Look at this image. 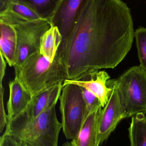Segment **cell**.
<instances>
[{"mask_svg":"<svg viewBox=\"0 0 146 146\" xmlns=\"http://www.w3.org/2000/svg\"><path fill=\"white\" fill-rule=\"evenodd\" d=\"M130 146H146V116L138 113L132 117L129 128Z\"/></svg>","mask_w":146,"mask_h":146,"instance_id":"cell-15","label":"cell"},{"mask_svg":"<svg viewBox=\"0 0 146 146\" xmlns=\"http://www.w3.org/2000/svg\"><path fill=\"white\" fill-rule=\"evenodd\" d=\"M111 80L117 89L125 118L146 114V72L140 66L130 68Z\"/></svg>","mask_w":146,"mask_h":146,"instance_id":"cell-4","label":"cell"},{"mask_svg":"<svg viewBox=\"0 0 146 146\" xmlns=\"http://www.w3.org/2000/svg\"><path fill=\"white\" fill-rule=\"evenodd\" d=\"M107 84L112 88V91L108 103L102 109L99 117L98 140L99 144L106 140L119 122L126 118L116 88L111 80H109Z\"/></svg>","mask_w":146,"mask_h":146,"instance_id":"cell-8","label":"cell"},{"mask_svg":"<svg viewBox=\"0 0 146 146\" xmlns=\"http://www.w3.org/2000/svg\"><path fill=\"white\" fill-rule=\"evenodd\" d=\"M63 83H60L33 97L26 110L15 119L8 121L6 127H19L33 122L45 110L57 103L61 93Z\"/></svg>","mask_w":146,"mask_h":146,"instance_id":"cell-9","label":"cell"},{"mask_svg":"<svg viewBox=\"0 0 146 146\" xmlns=\"http://www.w3.org/2000/svg\"><path fill=\"white\" fill-rule=\"evenodd\" d=\"M0 16L7 20L15 30L18 52V62L15 66H18L29 55L39 51L41 37L51 26L47 20L30 21L9 11L0 13Z\"/></svg>","mask_w":146,"mask_h":146,"instance_id":"cell-6","label":"cell"},{"mask_svg":"<svg viewBox=\"0 0 146 146\" xmlns=\"http://www.w3.org/2000/svg\"><path fill=\"white\" fill-rule=\"evenodd\" d=\"M62 41V36L56 27H51L42 36L39 51L51 62L55 60Z\"/></svg>","mask_w":146,"mask_h":146,"instance_id":"cell-14","label":"cell"},{"mask_svg":"<svg viewBox=\"0 0 146 146\" xmlns=\"http://www.w3.org/2000/svg\"><path fill=\"white\" fill-rule=\"evenodd\" d=\"M110 78V76L105 71H99L82 80L66 79L63 86L67 84H75L88 90L99 99L103 108L108 103L112 91V88L107 84Z\"/></svg>","mask_w":146,"mask_h":146,"instance_id":"cell-10","label":"cell"},{"mask_svg":"<svg viewBox=\"0 0 146 146\" xmlns=\"http://www.w3.org/2000/svg\"><path fill=\"white\" fill-rule=\"evenodd\" d=\"M0 84H2L3 81L6 74L7 62L1 54H0Z\"/></svg>","mask_w":146,"mask_h":146,"instance_id":"cell-22","label":"cell"},{"mask_svg":"<svg viewBox=\"0 0 146 146\" xmlns=\"http://www.w3.org/2000/svg\"><path fill=\"white\" fill-rule=\"evenodd\" d=\"M102 109L101 107L88 114L78 135L71 142L73 146H99L98 124Z\"/></svg>","mask_w":146,"mask_h":146,"instance_id":"cell-13","label":"cell"},{"mask_svg":"<svg viewBox=\"0 0 146 146\" xmlns=\"http://www.w3.org/2000/svg\"><path fill=\"white\" fill-rule=\"evenodd\" d=\"M55 103L33 122L15 127H6L21 146H57L62 125L57 117Z\"/></svg>","mask_w":146,"mask_h":146,"instance_id":"cell-3","label":"cell"},{"mask_svg":"<svg viewBox=\"0 0 146 146\" xmlns=\"http://www.w3.org/2000/svg\"><path fill=\"white\" fill-rule=\"evenodd\" d=\"M27 5L42 19L49 20L61 0H13Z\"/></svg>","mask_w":146,"mask_h":146,"instance_id":"cell-16","label":"cell"},{"mask_svg":"<svg viewBox=\"0 0 146 146\" xmlns=\"http://www.w3.org/2000/svg\"><path fill=\"white\" fill-rule=\"evenodd\" d=\"M59 100L63 131L67 139L73 140L89 114L81 87L73 84L63 86Z\"/></svg>","mask_w":146,"mask_h":146,"instance_id":"cell-5","label":"cell"},{"mask_svg":"<svg viewBox=\"0 0 146 146\" xmlns=\"http://www.w3.org/2000/svg\"><path fill=\"white\" fill-rule=\"evenodd\" d=\"M14 68L15 77L32 98L67 79L65 66L59 56L56 55L51 62L39 51L29 55Z\"/></svg>","mask_w":146,"mask_h":146,"instance_id":"cell-2","label":"cell"},{"mask_svg":"<svg viewBox=\"0 0 146 146\" xmlns=\"http://www.w3.org/2000/svg\"><path fill=\"white\" fill-rule=\"evenodd\" d=\"M0 54L8 65L14 67L18 62L17 36L13 26L3 17L0 16Z\"/></svg>","mask_w":146,"mask_h":146,"instance_id":"cell-12","label":"cell"},{"mask_svg":"<svg viewBox=\"0 0 146 146\" xmlns=\"http://www.w3.org/2000/svg\"><path fill=\"white\" fill-rule=\"evenodd\" d=\"M12 0H0V13L7 10Z\"/></svg>","mask_w":146,"mask_h":146,"instance_id":"cell-23","label":"cell"},{"mask_svg":"<svg viewBox=\"0 0 146 146\" xmlns=\"http://www.w3.org/2000/svg\"><path fill=\"white\" fill-rule=\"evenodd\" d=\"M62 146H73V145L71 144V142H68V141H67V142H65L64 144Z\"/></svg>","mask_w":146,"mask_h":146,"instance_id":"cell-24","label":"cell"},{"mask_svg":"<svg viewBox=\"0 0 146 146\" xmlns=\"http://www.w3.org/2000/svg\"><path fill=\"white\" fill-rule=\"evenodd\" d=\"M82 94L86 105L88 114L103 107L99 99L88 90L81 88Z\"/></svg>","mask_w":146,"mask_h":146,"instance_id":"cell-19","label":"cell"},{"mask_svg":"<svg viewBox=\"0 0 146 146\" xmlns=\"http://www.w3.org/2000/svg\"><path fill=\"white\" fill-rule=\"evenodd\" d=\"M9 96L7 103L8 121L20 115L26 110L32 99L29 92L16 77L9 83Z\"/></svg>","mask_w":146,"mask_h":146,"instance_id":"cell-11","label":"cell"},{"mask_svg":"<svg viewBox=\"0 0 146 146\" xmlns=\"http://www.w3.org/2000/svg\"><path fill=\"white\" fill-rule=\"evenodd\" d=\"M7 11L12 12L23 19L30 21L42 19L26 4L13 0L10 3Z\"/></svg>","mask_w":146,"mask_h":146,"instance_id":"cell-17","label":"cell"},{"mask_svg":"<svg viewBox=\"0 0 146 146\" xmlns=\"http://www.w3.org/2000/svg\"><path fill=\"white\" fill-rule=\"evenodd\" d=\"M131 11L121 0H87L61 51L67 79L81 80L114 68L125 58L134 37Z\"/></svg>","mask_w":146,"mask_h":146,"instance_id":"cell-1","label":"cell"},{"mask_svg":"<svg viewBox=\"0 0 146 146\" xmlns=\"http://www.w3.org/2000/svg\"><path fill=\"white\" fill-rule=\"evenodd\" d=\"M0 146H21L18 141L11 135L4 133L0 138Z\"/></svg>","mask_w":146,"mask_h":146,"instance_id":"cell-21","label":"cell"},{"mask_svg":"<svg viewBox=\"0 0 146 146\" xmlns=\"http://www.w3.org/2000/svg\"><path fill=\"white\" fill-rule=\"evenodd\" d=\"M87 0H61L49 20L51 27L58 28L62 41L57 53L64 48Z\"/></svg>","mask_w":146,"mask_h":146,"instance_id":"cell-7","label":"cell"},{"mask_svg":"<svg viewBox=\"0 0 146 146\" xmlns=\"http://www.w3.org/2000/svg\"><path fill=\"white\" fill-rule=\"evenodd\" d=\"M140 66L146 72V27L138 28L134 33Z\"/></svg>","mask_w":146,"mask_h":146,"instance_id":"cell-18","label":"cell"},{"mask_svg":"<svg viewBox=\"0 0 146 146\" xmlns=\"http://www.w3.org/2000/svg\"><path fill=\"white\" fill-rule=\"evenodd\" d=\"M4 89L2 84H0V133H2L8 123L7 114L4 106Z\"/></svg>","mask_w":146,"mask_h":146,"instance_id":"cell-20","label":"cell"}]
</instances>
